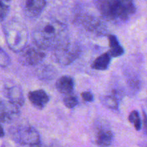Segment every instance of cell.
<instances>
[{"label":"cell","mask_w":147,"mask_h":147,"mask_svg":"<svg viewBox=\"0 0 147 147\" xmlns=\"http://www.w3.org/2000/svg\"><path fill=\"white\" fill-rule=\"evenodd\" d=\"M68 30L65 24L53 18L43 19L32 32L34 45L43 50H53L67 40Z\"/></svg>","instance_id":"6da1fadb"},{"label":"cell","mask_w":147,"mask_h":147,"mask_svg":"<svg viewBox=\"0 0 147 147\" xmlns=\"http://www.w3.org/2000/svg\"><path fill=\"white\" fill-rule=\"evenodd\" d=\"M93 1L103 19L115 24L127 22L136 12V6L134 0Z\"/></svg>","instance_id":"7a4b0ae2"},{"label":"cell","mask_w":147,"mask_h":147,"mask_svg":"<svg viewBox=\"0 0 147 147\" xmlns=\"http://www.w3.org/2000/svg\"><path fill=\"white\" fill-rule=\"evenodd\" d=\"M6 42L9 48L14 53H20L28 41V31L26 26L18 20L12 19L3 25Z\"/></svg>","instance_id":"3957f363"},{"label":"cell","mask_w":147,"mask_h":147,"mask_svg":"<svg viewBox=\"0 0 147 147\" xmlns=\"http://www.w3.org/2000/svg\"><path fill=\"white\" fill-rule=\"evenodd\" d=\"M80 45L76 42L67 39L63 44L54 50V57L56 61L62 65H68L79 57Z\"/></svg>","instance_id":"277c9868"},{"label":"cell","mask_w":147,"mask_h":147,"mask_svg":"<svg viewBox=\"0 0 147 147\" xmlns=\"http://www.w3.org/2000/svg\"><path fill=\"white\" fill-rule=\"evenodd\" d=\"M13 140L23 145L36 144L40 142V136L34 127L27 124H17L9 130Z\"/></svg>","instance_id":"5b68a950"},{"label":"cell","mask_w":147,"mask_h":147,"mask_svg":"<svg viewBox=\"0 0 147 147\" xmlns=\"http://www.w3.org/2000/svg\"><path fill=\"white\" fill-rule=\"evenodd\" d=\"M45 57V50L34 45H27L19 53V62L24 66H34L40 64Z\"/></svg>","instance_id":"8992f818"},{"label":"cell","mask_w":147,"mask_h":147,"mask_svg":"<svg viewBox=\"0 0 147 147\" xmlns=\"http://www.w3.org/2000/svg\"><path fill=\"white\" fill-rule=\"evenodd\" d=\"M96 143L99 147H109L113 141V134L109 123L105 120L96 121L94 125Z\"/></svg>","instance_id":"52a82bcc"},{"label":"cell","mask_w":147,"mask_h":147,"mask_svg":"<svg viewBox=\"0 0 147 147\" xmlns=\"http://www.w3.org/2000/svg\"><path fill=\"white\" fill-rule=\"evenodd\" d=\"M3 94L8 101L12 104L22 107L24 104V96L22 89L19 85L8 81L4 85L3 87Z\"/></svg>","instance_id":"ba28073f"},{"label":"cell","mask_w":147,"mask_h":147,"mask_svg":"<svg viewBox=\"0 0 147 147\" xmlns=\"http://www.w3.org/2000/svg\"><path fill=\"white\" fill-rule=\"evenodd\" d=\"M20 108L0 98V124L9 123L20 116Z\"/></svg>","instance_id":"9c48e42d"},{"label":"cell","mask_w":147,"mask_h":147,"mask_svg":"<svg viewBox=\"0 0 147 147\" xmlns=\"http://www.w3.org/2000/svg\"><path fill=\"white\" fill-rule=\"evenodd\" d=\"M47 0H24L23 9L27 17L31 19L38 17L42 13Z\"/></svg>","instance_id":"30bf717a"},{"label":"cell","mask_w":147,"mask_h":147,"mask_svg":"<svg viewBox=\"0 0 147 147\" xmlns=\"http://www.w3.org/2000/svg\"><path fill=\"white\" fill-rule=\"evenodd\" d=\"M80 24L88 31L95 32L97 34H105L106 33V27L98 19L89 15H85L80 17Z\"/></svg>","instance_id":"8fae6325"},{"label":"cell","mask_w":147,"mask_h":147,"mask_svg":"<svg viewBox=\"0 0 147 147\" xmlns=\"http://www.w3.org/2000/svg\"><path fill=\"white\" fill-rule=\"evenodd\" d=\"M28 99L33 106L39 110H42L50 101V96L42 89L30 91L28 93Z\"/></svg>","instance_id":"7c38bea8"},{"label":"cell","mask_w":147,"mask_h":147,"mask_svg":"<svg viewBox=\"0 0 147 147\" xmlns=\"http://www.w3.org/2000/svg\"><path fill=\"white\" fill-rule=\"evenodd\" d=\"M55 86L60 93L65 95L71 94L75 88L74 79L68 76H62L57 79Z\"/></svg>","instance_id":"4fadbf2b"},{"label":"cell","mask_w":147,"mask_h":147,"mask_svg":"<svg viewBox=\"0 0 147 147\" xmlns=\"http://www.w3.org/2000/svg\"><path fill=\"white\" fill-rule=\"evenodd\" d=\"M121 97L120 90H113L109 95L102 96L100 100L103 106L112 110H117L119 107V100Z\"/></svg>","instance_id":"5bb4252c"},{"label":"cell","mask_w":147,"mask_h":147,"mask_svg":"<svg viewBox=\"0 0 147 147\" xmlns=\"http://www.w3.org/2000/svg\"><path fill=\"white\" fill-rule=\"evenodd\" d=\"M109 49H110L109 53H110L111 57H118L122 56L124 54V48L120 44L116 36L113 35V34H109Z\"/></svg>","instance_id":"9a60e30c"},{"label":"cell","mask_w":147,"mask_h":147,"mask_svg":"<svg viewBox=\"0 0 147 147\" xmlns=\"http://www.w3.org/2000/svg\"><path fill=\"white\" fill-rule=\"evenodd\" d=\"M111 56L109 53H105L98 57L91 65V67L96 70H106L109 67Z\"/></svg>","instance_id":"2e32d148"},{"label":"cell","mask_w":147,"mask_h":147,"mask_svg":"<svg viewBox=\"0 0 147 147\" xmlns=\"http://www.w3.org/2000/svg\"><path fill=\"white\" fill-rule=\"evenodd\" d=\"M129 121L131 123L134 124L136 131H140L142 129V122L141 120L140 115L137 111H133L131 112L129 116Z\"/></svg>","instance_id":"e0dca14e"},{"label":"cell","mask_w":147,"mask_h":147,"mask_svg":"<svg viewBox=\"0 0 147 147\" xmlns=\"http://www.w3.org/2000/svg\"><path fill=\"white\" fill-rule=\"evenodd\" d=\"M10 0H0V22L4 21L10 9Z\"/></svg>","instance_id":"ac0fdd59"},{"label":"cell","mask_w":147,"mask_h":147,"mask_svg":"<svg viewBox=\"0 0 147 147\" xmlns=\"http://www.w3.org/2000/svg\"><path fill=\"white\" fill-rule=\"evenodd\" d=\"M41 70L39 69L38 76L40 78H53L55 76V71L53 70V68H50V67H42Z\"/></svg>","instance_id":"d6986e66"},{"label":"cell","mask_w":147,"mask_h":147,"mask_svg":"<svg viewBox=\"0 0 147 147\" xmlns=\"http://www.w3.org/2000/svg\"><path fill=\"white\" fill-rule=\"evenodd\" d=\"M63 103L64 105L68 109H73L75 108L78 104V100L75 96L71 94L66 95L65 97L63 99Z\"/></svg>","instance_id":"ffe728a7"},{"label":"cell","mask_w":147,"mask_h":147,"mask_svg":"<svg viewBox=\"0 0 147 147\" xmlns=\"http://www.w3.org/2000/svg\"><path fill=\"white\" fill-rule=\"evenodd\" d=\"M11 63L9 56L0 47V67H7Z\"/></svg>","instance_id":"44dd1931"},{"label":"cell","mask_w":147,"mask_h":147,"mask_svg":"<svg viewBox=\"0 0 147 147\" xmlns=\"http://www.w3.org/2000/svg\"><path fill=\"white\" fill-rule=\"evenodd\" d=\"M81 97L84 101L92 102L94 100V96L93 93L90 91H85L81 93Z\"/></svg>","instance_id":"7402d4cb"},{"label":"cell","mask_w":147,"mask_h":147,"mask_svg":"<svg viewBox=\"0 0 147 147\" xmlns=\"http://www.w3.org/2000/svg\"><path fill=\"white\" fill-rule=\"evenodd\" d=\"M143 129L145 134H147V114L143 111Z\"/></svg>","instance_id":"603a6c76"},{"label":"cell","mask_w":147,"mask_h":147,"mask_svg":"<svg viewBox=\"0 0 147 147\" xmlns=\"http://www.w3.org/2000/svg\"><path fill=\"white\" fill-rule=\"evenodd\" d=\"M4 136V129H3L2 126L0 125V138L3 137Z\"/></svg>","instance_id":"cb8c5ba5"},{"label":"cell","mask_w":147,"mask_h":147,"mask_svg":"<svg viewBox=\"0 0 147 147\" xmlns=\"http://www.w3.org/2000/svg\"><path fill=\"white\" fill-rule=\"evenodd\" d=\"M30 147H45V146H43L41 144H40V143H38V144H36L31 145V146H30Z\"/></svg>","instance_id":"d4e9b609"}]
</instances>
